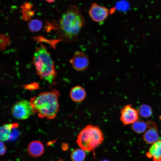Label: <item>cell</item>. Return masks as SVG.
Wrapping results in <instances>:
<instances>
[{"label": "cell", "instance_id": "1", "mask_svg": "<svg viewBox=\"0 0 161 161\" xmlns=\"http://www.w3.org/2000/svg\"><path fill=\"white\" fill-rule=\"evenodd\" d=\"M59 93L55 90L42 92L31 98L30 102L35 113L41 118L52 119L59 110Z\"/></svg>", "mask_w": 161, "mask_h": 161}, {"label": "cell", "instance_id": "18", "mask_svg": "<svg viewBox=\"0 0 161 161\" xmlns=\"http://www.w3.org/2000/svg\"><path fill=\"white\" fill-rule=\"evenodd\" d=\"M38 87L39 86L38 83H33L26 85L24 86V88L26 89L32 90L38 89Z\"/></svg>", "mask_w": 161, "mask_h": 161}, {"label": "cell", "instance_id": "13", "mask_svg": "<svg viewBox=\"0 0 161 161\" xmlns=\"http://www.w3.org/2000/svg\"><path fill=\"white\" fill-rule=\"evenodd\" d=\"M148 152L154 161H161V140H159L152 144Z\"/></svg>", "mask_w": 161, "mask_h": 161}, {"label": "cell", "instance_id": "17", "mask_svg": "<svg viewBox=\"0 0 161 161\" xmlns=\"http://www.w3.org/2000/svg\"><path fill=\"white\" fill-rule=\"evenodd\" d=\"M42 26V23L40 20L35 19L32 20L29 23L28 27L30 30L33 32L40 31Z\"/></svg>", "mask_w": 161, "mask_h": 161}, {"label": "cell", "instance_id": "4", "mask_svg": "<svg viewBox=\"0 0 161 161\" xmlns=\"http://www.w3.org/2000/svg\"><path fill=\"white\" fill-rule=\"evenodd\" d=\"M103 140V134L99 127L89 125L80 131L76 142L81 149L89 152L100 145Z\"/></svg>", "mask_w": 161, "mask_h": 161}, {"label": "cell", "instance_id": "6", "mask_svg": "<svg viewBox=\"0 0 161 161\" xmlns=\"http://www.w3.org/2000/svg\"><path fill=\"white\" fill-rule=\"evenodd\" d=\"M120 120L124 125L132 124L138 119V111L131 105L125 106L121 111Z\"/></svg>", "mask_w": 161, "mask_h": 161}, {"label": "cell", "instance_id": "7", "mask_svg": "<svg viewBox=\"0 0 161 161\" xmlns=\"http://www.w3.org/2000/svg\"><path fill=\"white\" fill-rule=\"evenodd\" d=\"M109 10L106 7L93 3L89 9V13L91 18L94 21L100 22L107 17Z\"/></svg>", "mask_w": 161, "mask_h": 161}, {"label": "cell", "instance_id": "20", "mask_svg": "<svg viewBox=\"0 0 161 161\" xmlns=\"http://www.w3.org/2000/svg\"><path fill=\"white\" fill-rule=\"evenodd\" d=\"M46 0V1L49 2H52L55 1V0Z\"/></svg>", "mask_w": 161, "mask_h": 161}, {"label": "cell", "instance_id": "10", "mask_svg": "<svg viewBox=\"0 0 161 161\" xmlns=\"http://www.w3.org/2000/svg\"><path fill=\"white\" fill-rule=\"evenodd\" d=\"M27 150L31 156L37 157L41 156L44 151V148L42 143L38 140L31 141L29 144Z\"/></svg>", "mask_w": 161, "mask_h": 161}, {"label": "cell", "instance_id": "16", "mask_svg": "<svg viewBox=\"0 0 161 161\" xmlns=\"http://www.w3.org/2000/svg\"><path fill=\"white\" fill-rule=\"evenodd\" d=\"M138 112L139 114L144 118L150 117L152 113L151 107L145 104L141 105L140 106Z\"/></svg>", "mask_w": 161, "mask_h": 161}, {"label": "cell", "instance_id": "3", "mask_svg": "<svg viewBox=\"0 0 161 161\" xmlns=\"http://www.w3.org/2000/svg\"><path fill=\"white\" fill-rule=\"evenodd\" d=\"M33 61L37 72L41 78L52 83L56 72L53 61L44 46L41 45L37 49L34 55Z\"/></svg>", "mask_w": 161, "mask_h": 161}, {"label": "cell", "instance_id": "9", "mask_svg": "<svg viewBox=\"0 0 161 161\" xmlns=\"http://www.w3.org/2000/svg\"><path fill=\"white\" fill-rule=\"evenodd\" d=\"M147 123L148 129L144 133L143 139L146 143L152 144L159 140L157 126L152 121H148Z\"/></svg>", "mask_w": 161, "mask_h": 161}, {"label": "cell", "instance_id": "5", "mask_svg": "<svg viewBox=\"0 0 161 161\" xmlns=\"http://www.w3.org/2000/svg\"><path fill=\"white\" fill-rule=\"evenodd\" d=\"M11 112L15 118L21 120L26 119L34 114L30 102L24 100L15 103L12 107Z\"/></svg>", "mask_w": 161, "mask_h": 161}, {"label": "cell", "instance_id": "19", "mask_svg": "<svg viewBox=\"0 0 161 161\" xmlns=\"http://www.w3.org/2000/svg\"><path fill=\"white\" fill-rule=\"evenodd\" d=\"M0 155H4L6 151V147L2 142H0Z\"/></svg>", "mask_w": 161, "mask_h": 161}, {"label": "cell", "instance_id": "15", "mask_svg": "<svg viewBox=\"0 0 161 161\" xmlns=\"http://www.w3.org/2000/svg\"><path fill=\"white\" fill-rule=\"evenodd\" d=\"M86 155L84 150L82 149H77L72 152L71 157L72 161H83Z\"/></svg>", "mask_w": 161, "mask_h": 161}, {"label": "cell", "instance_id": "21", "mask_svg": "<svg viewBox=\"0 0 161 161\" xmlns=\"http://www.w3.org/2000/svg\"><path fill=\"white\" fill-rule=\"evenodd\" d=\"M58 161H64L62 159H61Z\"/></svg>", "mask_w": 161, "mask_h": 161}, {"label": "cell", "instance_id": "22", "mask_svg": "<svg viewBox=\"0 0 161 161\" xmlns=\"http://www.w3.org/2000/svg\"><path fill=\"white\" fill-rule=\"evenodd\" d=\"M102 161H109L107 160H102Z\"/></svg>", "mask_w": 161, "mask_h": 161}, {"label": "cell", "instance_id": "12", "mask_svg": "<svg viewBox=\"0 0 161 161\" xmlns=\"http://www.w3.org/2000/svg\"><path fill=\"white\" fill-rule=\"evenodd\" d=\"M18 126L17 123H9L4 124L0 128L1 141L4 142L8 140L12 129Z\"/></svg>", "mask_w": 161, "mask_h": 161}, {"label": "cell", "instance_id": "8", "mask_svg": "<svg viewBox=\"0 0 161 161\" xmlns=\"http://www.w3.org/2000/svg\"><path fill=\"white\" fill-rule=\"evenodd\" d=\"M70 62L73 67L78 71L86 69L89 65V60L86 55L83 52H76L70 59Z\"/></svg>", "mask_w": 161, "mask_h": 161}, {"label": "cell", "instance_id": "11", "mask_svg": "<svg viewBox=\"0 0 161 161\" xmlns=\"http://www.w3.org/2000/svg\"><path fill=\"white\" fill-rule=\"evenodd\" d=\"M70 96L72 100L76 102L82 101L86 96V92L82 87L78 86L72 88L70 92Z\"/></svg>", "mask_w": 161, "mask_h": 161}, {"label": "cell", "instance_id": "14", "mask_svg": "<svg viewBox=\"0 0 161 161\" xmlns=\"http://www.w3.org/2000/svg\"><path fill=\"white\" fill-rule=\"evenodd\" d=\"M147 128V122L140 119H138L131 125V128L133 131L138 134L144 132Z\"/></svg>", "mask_w": 161, "mask_h": 161}, {"label": "cell", "instance_id": "2", "mask_svg": "<svg viewBox=\"0 0 161 161\" xmlns=\"http://www.w3.org/2000/svg\"><path fill=\"white\" fill-rule=\"evenodd\" d=\"M60 27L69 41L75 40L85 22L79 10L72 6L62 15Z\"/></svg>", "mask_w": 161, "mask_h": 161}]
</instances>
